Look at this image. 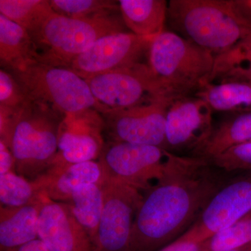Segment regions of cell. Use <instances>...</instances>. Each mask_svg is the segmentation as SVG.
Segmentation results:
<instances>
[{"label": "cell", "instance_id": "9", "mask_svg": "<svg viewBox=\"0 0 251 251\" xmlns=\"http://www.w3.org/2000/svg\"><path fill=\"white\" fill-rule=\"evenodd\" d=\"M155 37L130 32L103 36L73 61L70 67L82 78L148 64L149 52Z\"/></svg>", "mask_w": 251, "mask_h": 251}, {"label": "cell", "instance_id": "2", "mask_svg": "<svg viewBox=\"0 0 251 251\" xmlns=\"http://www.w3.org/2000/svg\"><path fill=\"white\" fill-rule=\"evenodd\" d=\"M66 117L31 99L15 113L0 112V141L11 150L18 175L34 181L49 171L58 153L59 133Z\"/></svg>", "mask_w": 251, "mask_h": 251}, {"label": "cell", "instance_id": "10", "mask_svg": "<svg viewBox=\"0 0 251 251\" xmlns=\"http://www.w3.org/2000/svg\"><path fill=\"white\" fill-rule=\"evenodd\" d=\"M103 208L93 251H129L135 215L143 199L141 191L103 179Z\"/></svg>", "mask_w": 251, "mask_h": 251}, {"label": "cell", "instance_id": "21", "mask_svg": "<svg viewBox=\"0 0 251 251\" xmlns=\"http://www.w3.org/2000/svg\"><path fill=\"white\" fill-rule=\"evenodd\" d=\"M194 95L203 99L213 111L251 112V82L226 80L206 84Z\"/></svg>", "mask_w": 251, "mask_h": 251}, {"label": "cell", "instance_id": "35", "mask_svg": "<svg viewBox=\"0 0 251 251\" xmlns=\"http://www.w3.org/2000/svg\"><path fill=\"white\" fill-rule=\"evenodd\" d=\"M230 251H251V242Z\"/></svg>", "mask_w": 251, "mask_h": 251}, {"label": "cell", "instance_id": "23", "mask_svg": "<svg viewBox=\"0 0 251 251\" xmlns=\"http://www.w3.org/2000/svg\"><path fill=\"white\" fill-rule=\"evenodd\" d=\"M54 11L48 0H0V14L30 34Z\"/></svg>", "mask_w": 251, "mask_h": 251}, {"label": "cell", "instance_id": "20", "mask_svg": "<svg viewBox=\"0 0 251 251\" xmlns=\"http://www.w3.org/2000/svg\"><path fill=\"white\" fill-rule=\"evenodd\" d=\"M251 142V112L236 113L213 128L211 134L196 150L193 156L210 161L241 144Z\"/></svg>", "mask_w": 251, "mask_h": 251}, {"label": "cell", "instance_id": "8", "mask_svg": "<svg viewBox=\"0 0 251 251\" xmlns=\"http://www.w3.org/2000/svg\"><path fill=\"white\" fill-rule=\"evenodd\" d=\"M102 114L172 97L158 82L149 64L99 74L85 79Z\"/></svg>", "mask_w": 251, "mask_h": 251}, {"label": "cell", "instance_id": "6", "mask_svg": "<svg viewBox=\"0 0 251 251\" xmlns=\"http://www.w3.org/2000/svg\"><path fill=\"white\" fill-rule=\"evenodd\" d=\"M9 72L28 98L50 105L67 116L89 110L102 113L87 81L72 69L34 62L21 70Z\"/></svg>", "mask_w": 251, "mask_h": 251}, {"label": "cell", "instance_id": "7", "mask_svg": "<svg viewBox=\"0 0 251 251\" xmlns=\"http://www.w3.org/2000/svg\"><path fill=\"white\" fill-rule=\"evenodd\" d=\"M173 153L152 145L105 144L98 159L103 179L148 191L166 174Z\"/></svg>", "mask_w": 251, "mask_h": 251}, {"label": "cell", "instance_id": "33", "mask_svg": "<svg viewBox=\"0 0 251 251\" xmlns=\"http://www.w3.org/2000/svg\"><path fill=\"white\" fill-rule=\"evenodd\" d=\"M9 251H52L49 248L46 247L40 239H36L32 242L25 244L22 247H18Z\"/></svg>", "mask_w": 251, "mask_h": 251}, {"label": "cell", "instance_id": "29", "mask_svg": "<svg viewBox=\"0 0 251 251\" xmlns=\"http://www.w3.org/2000/svg\"><path fill=\"white\" fill-rule=\"evenodd\" d=\"M209 161L218 169L228 173L234 171L251 173V142L232 147Z\"/></svg>", "mask_w": 251, "mask_h": 251}, {"label": "cell", "instance_id": "5", "mask_svg": "<svg viewBox=\"0 0 251 251\" xmlns=\"http://www.w3.org/2000/svg\"><path fill=\"white\" fill-rule=\"evenodd\" d=\"M148 64L163 88L178 98L196 93L208 83L214 56L179 34L164 31L151 43Z\"/></svg>", "mask_w": 251, "mask_h": 251}, {"label": "cell", "instance_id": "14", "mask_svg": "<svg viewBox=\"0 0 251 251\" xmlns=\"http://www.w3.org/2000/svg\"><path fill=\"white\" fill-rule=\"evenodd\" d=\"M38 237L52 251H93L90 236L69 204L52 201L44 193Z\"/></svg>", "mask_w": 251, "mask_h": 251}, {"label": "cell", "instance_id": "11", "mask_svg": "<svg viewBox=\"0 0 251 251\" xmlns=\"http://www.w3.org/2000/svg\"><path fill=\"white\" fill-rule=\"evenodd\" d=\"M174 99H160L102 114L103 129L108 142L152 145L166 150L167 112Z\"/></svg>", "mask_w": 251, "mask_h": 251}, {"label": "cell", "instance_id": "31", "mask_svg": "<svg viewBox=\"0 0 251 251\" xmlns=\"http://www.w3.org/2000/svg\"><path fill=\"white\" fill-rule=\"evenodd\" d=\"M201 247V243L189 242L178 238L158 251H200Z\"/></svg>", "mask_w": 251, "mask_h": 251}, {"label": "cell", "instance_id": "19", "mask_svg": "<svg viewBox=\"0 0 251 251\" xmlns=\"http://www.w3.org/2000/svg\"><path fill=\"white\" fill-rule=\"evenodd\" d=\"M37 62L35 47L25 29L0 14V64L9 72Z\"/></svg>", "mask_w": 251, "mask_h": 251}, {"label": "cell", "instance_id": "12", "mask_svg": "<svg viewBox=\"0 0 251 251\" xmlns=\"http://www.w3.org/2000/svg\"><path fill=\"white\" fill-rule=\"evenodd\" d=\"M251 212V173L228 181L213 196L179 239L202 243Z\"/></svg>", "mask_w": 251, "mask_h": 251}, {"label": "cell", "instance_id": "24", "mask_svg": "<svg viewBox=\"0 0 251 251\" xmlns=\"http://www.w3.org/2000/svg\"><path fill=\"white\" fill-rule=\"evenodd\" d=\"M248 72H251V36L214 57V69L207 84L231 80Z\"/></svg>", "mask_w": 251, "mask_h": 251}, {"label": "cell", "instance_id": "32", "mask_svg": "<svg viewBox=\"0 0 251 251\" xmlns=\"http://www.w3.org/2000/svg\"><path fill=\"white\" fill-rule=\"evenodd\" d=\"M231 3L238 14L251 23V0H231Z\"/></svg>", "mask_w": 251, "mask_h": 251}, {"label": "cell", "instance_id": "1", "mask_svg": "<svg viewBox=\"0 0 251 251\" xmlns=\"http://www.w3.org/2000/svg\"><path fill=\"white\" fill-rule=\"evenodd\" d=\"M208 160L173 153L166 174L143 196L129 251H158L187 232L227 181Z\"/></svg>", "mask_w": 251, "mask_h": 251}, {"label": "cell", "instance_id": "28", "mask_svg": "<svg viewBox=\"0 0 251 251\" xmlns=\"http://www.w3.org/2000/svg\"><path fill=\"white\" fill-rule=\"evenodd\" d=\"M29 99L22 87L5 69L0 70V111L14 113L27 104Z\"/></svg>", "mask_w": 251, "mask_h": 251}, {"label": "cell", "instance_id": "30", "mask_svg": "<svg viewBox=\"0 0 251 251\" xmlns=\"http://www.w3.org/2000/svg\"><path fill=\"white\" fill-rule=\"evenodd\" d=\"M14 170L15 159L13 153L7 145L0 141V175L14 171Z\"/></svg>", "mask_w": 251, "mask_h": 251}, {"label": "cell", "instance_id": "18", "mask_svg": "<svg viewBox=\"0 0 251 251\" xmlns=\"http://www.w3.org/2000/svg\"><path fill=\"white\" fill-rule=\"evenodd\" d=\"M120 13L130 32L156 37L164 31L168 3L165 0H120Z\"/></svg>", "mask_w": 251, "mask_h": 251}, {"label": "cell", "instance_id": "4", "mask_svg": "<svg viewBox=\"0 0 251 251\" xmlns=\"http://www.w3.org/2000/svg\"><path fill=\"white\" fill-rule=\"evenodd\" d=\"M126 28L120 9L83 18L54 12L30 36L38 62L69 68L74 59L99 39L126 31Z\"/></svg>", "mask_w": 251, "mask_h": 251}, {"label": "cell", "instance_id": "27", "mask_svg": "<svg viewBox=\"0 0 251 251\" xmlns=\"http://www.w3.org/2000/svg\"><path fill=\"white\" fill-rule=\"evenodd\" d=\"M54 13L69 18L92 17L120 9L118 1L111 0H50Z\"/></svg>", "mask_w": 251, "mask_h": 251}, {"label": "cell", "instance_id": "22", "mask_svg": "<svg viewBox=\"0 0 251 251\" xmlns=\"http://www.w3.org/2000/svg\"><path fill=\"white\" fill-rule=\"evenodd\" d=\"M101 183L82 185L74 191L67 202L75 219L90 236L92 244L97 236L103 211Z\"/></svg>", "mask_w": 251, "mask_h": 251}, {"label": "cell", "instance_id": "25", "mask_svg": "<svg viewBox=\"0 0 251 251\" xmlns=\"http://www.w3.org/2000/svg\"><path fill=\"white\" fill-rule=\"evenodd\" d=\"M33 181L12 171L0 175L1 207H20L32 202L41 194Z\"/></svg>", "mask_w": 251, "mask_h": 251}, {"label": "cell", "instance_id": "26", "mask_svg": "<svg viewBox=\"0 0 251 251\" xmlns=\"http://www.w3.org/2000/svg\"><path fill=\"white\" fill-rule=\"evenodd\" d=\"M251 242V212L201 243L200 251H230Z\"/></svg>", "mask_w": 251, "mask_h": 251}, {"label": "cell", "instance_id": "34", "mask_svg": "<svg viewBox=\"0 0 251 251\" xmlns=\"http://www.w3.org/2000/svg\"><path fill=\"white\" fill-rule=\"evenodd\" d=\"M242 80L251 82V72L244 73V74H239V75L232 78V80Z\"/></svg>", "mask_w": 251, "mask_h": 251}, {"label": "cell", "instance_id": "3", "mask_svg": "<svg viewBox=\"0 0 251 251\" xmlns=\"http://www.w3.org/2000/svg\"><path fill=\"white\" fill-rule=\"evenodd\" d=\"M168 18L180 36L214 57L251 36V23L238 14L231 0H171Z\"/></svg>", "mask_w": 251, "mask_h": 251}, {"label": "cell", "instance_id": "13", "mask_svg": "<svg viewBox=\"0 0 251 251\" xmlns=\"http://www.w3.org/2000/svg\"><path fill=\"white\" fill-rule=\"evenodd\" d=\"M212 109L196 96L178 97L168 109L166 121V150L199 148L212 131Z\"/></svg>", "mask_w": 251, "mask_h": 251}, {"label": "cell", "instance_id": "17", "mask_svg": "<svg viewBox=\"0 0 251 251\" xmlns=\"http://www.w3.org/2000/svg\"><path fill=\"white\" fill-rule=\"evenodd\" d=\"M44 193L20 207H1L0 249L9 251L39 239L38 224Z\"/></svg>", "mask_w": 251, "mask_h": 251}, {"label": "cell", "instance_id": "15", "mask_svg": "<svg viewBox=\"0 0 251 251\" xmlns=\"http://www.w3.org/2000/svg\"><path fill=\"white\" fill-rule=\"evenodd\" d=\"M95 110L69 115L63 122L59 133L58 153L54 163L75 164L95 161L104 145L100 128L103 121H97ZM53 165V164H52Z\"/></svg>", "mask_w": 251, "mask_h": 251}, {"label": "cell", "instance_id": "16", "mask_svg": "<svg viewBox=\"0 0 251 251\" xmlns=\"http://www.w3.org/2000/svg\"><path fill=\"white\" fill-rule=\"evenodd\" d=\"M103 180L99 162L90 161L75 164L54 163L33 182L50 199L67 203L76 188L82 185L100 184Z\"/></svg>", "mask_w": 251, "mask_h": 251}]
</instances>
